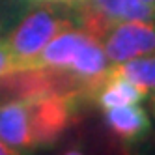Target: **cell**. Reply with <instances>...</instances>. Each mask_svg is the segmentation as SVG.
Listing matches in <instances>:
<instances>
[{
  "mask_svg": "<svg viewBox=\"0 0 155 155\" xmlns=\"http://www.w3.org/2000/svg\"><path fill=\"white\" fill-rule=\"evenodd\" d=\"M68 26H71L69 21L56 15L51 8H39L28 13L6 39L15 58V71L30 69L43 47Z\"/></svg>",
  "mask_w": 155,
  "mask_h": 155,
  "instance_id": "obj_1",
  "label": "cell"
},
{
  "mask_svg": "<svg viewBox=\"0 0 155 155\" xmlns=\"http://www.w3.org/2000/svg\"><path fill=\"white\" fill-rule=\"evenodd\" d=\"M19 99V97H17ZM26 107V125L30 133L32 146L54 142L73 118V107L77 95H39L21 97Z\"/></svg>",
  "mask_w": 155,
  "mask_h": 155,
  "instance_id": "obj_2",
  "label": "cell"
},
{
  "mask_svg": "<svg viewBox=\"0 0 155 155\" xmlns=\"http://www.w3.org/2000/svg\"><path fill=\"white\" fill-rule=\"evenodd\" d=\"M101 43L110 64L155 54V21L114 23L103 34Z\"/></svg>",
  "mask_w": 155,
  "mask_h": 155,
  "instance_id": "obj_3",
  "label": "cell"
},
{
  "mask_svg": "<svg viewBox=\"0 0 155 155\" xmlns=\"http://www.w3.org/2000/svg\"><path fill=\"white\" fill-rule=\"evenodd\" d=\"M105 124L108 131L124 144H135L150 133V116L140 103H129L105 108Z\"/></svg>",
  "mask_w": 155,
  "mask_h": 155,
  "instance_id": "obj_4",
  "label": "cell"
},
{
  "mask_svg": "<svg viewBox=\"0 0 155 155\" xmlns=\"http://www.w3.org/2000/svg\"><path fill=\"white\" fill-rule=\"evenodd\" d=\"M90 95H94L97 105L103 108L129 105V103H140L146 97V94L138 86H135L125 77L118 75L112 68H108L107 73L95 82Z\"/></svg>",
  "mask_w": 155,
  "mask_h": 155,
  "instance_id": "obj_5",
  "label": "cell"
},
{
  "mask_svg": "<svg viewBox=\"0 0 155 155\" xmlns=\"http://www.w3.org/2000/svg\"><path fill=\"white\" fill-rule=\"evenodd\" d=\"M118 75L129 79L135 86H138L144 94L155 90V54L137 56L120 64L110 65Z\"/></svg>",
  "mask_w": 155,
  "mask_h": 155,
  "instance_id": "obj_6",
  "label": "cell"
},
{
  "mask_svg": "<svg viewBox=\"0 0 155 155\" xmlns=\"http://www.w3.org/2000/svg\"><path fill=\"white\" fill-rule=\"evenodd\" d=\"M17 65H15V58L12 51H9V45L6 39H0V81L4 79L6 75L15 73Z\"/></svg>",
  "mask_w": 155,
  "mask_h": 155,
  "instance_id": "obj_7",
  "label": "cell"
},
{
  "mask_svg": "<svg viewBox=\"0 0 155 155\" xmlns=\"http://www.w3.org/2000/svg\"><path fill=\"white\" fill-rule=\"evenodd\" d=\"M12 153H15V151L9 148L8 144H4L2 140H0V155H12Z\"/></svg>",
  "mask_w": 155,
  "mask_h": 155,
  "instance_id": "obj_8",
  "label": "cell"
},
{
  "mask_svg": "<svg viewBox=\"0 0 155 155\" xmlns=\"http://www.w3.org/2000/svg\"><path fill=\"white\" fill-rule=\"evenodd\" d=\"M82 2H86V0H68V4H71V6H75V8H77V6H81Z\"/></svg>",
  "mask_w": 155,
  "mask_h": 155,
  "instance_id": "obj_9",
  "label": "cell"
},
{
  "mask_svg": "<svg viewBox=\"0 0 155 155\" xmlns=\"http://www.w3.org/2000/svg\"><path fill=\"white\" fill-rule=\"evenodd\" d=\"M2 30H4V19H2V13H0V36H2Z\"/></svg>",
  "mask_w": 155,
  "mask_h": 155,
  "instance_id": "obj_10",
  "label": "cell"
},
{
  "mask_svg": "<svg viewBox=\"0 0 155 155\" xmlns=\"http://www.w3.org/2000/svg\"><path fill=\"white\" fill-rule=\"evenodd\" d=\"M36 2H68V0H36Z\"/></svg>",
  "mask_w": 155,
  "mask_h": 155,
  "instance_id": "obj_11",
  "label": "cell"
},
{
  "mask_svg": "<svg viewBox=\"0 0 155 155\" xmlns=\"http://www.w3.org/2000/svg\"><path fill=\"white\" fill-rule=\"evenodd\" d=\"M146 4H150V6H155V0H144Z\"/></svg>",
  "mask_w": 155,
  "mask_h": 155,
  "instance_id": "obj_12",
  "label": "cell"
},
{
  "mask_svg": "<svg viewBox=\"0 0 155 155\" xmlns=\"http://www.w3.org/2000/svg\"><path fill=\"white\" fill-rule=\"evenodd\" d=\"M153 112H155V97H153Z\"/></svg>",
  "mask_w": 155,
  "mask_h": 155,
  "instance_id": "obj_13",
  "label": "cell"
}]
</instances>
